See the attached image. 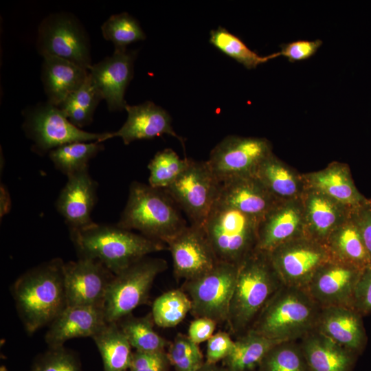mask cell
Listing matches in <instances>:
<instances>
[{"label":"cell","mask_w":371,"mask_h":371,"mask_svg":"<svg viewBox=\"0 0 371 371\" xmlns=\"http://www.w3.org/2000/svg\"><path fill=\"white\" fill-rule=\"evenodd\" d=\"M301 199L304 209V234L324 243L333 230L346 220L352 209L311 188H305Z\"/></svg>","instance_id":"cb8c5ba5"},{"label":"cell","mask_w":371,"mask_h":371,"mask_svg":"<svg viewBox=\"0 0 371 371\" xmlns=\"http://www.w3.org/2000/svg\"><path fill=\"white\" fill-rule=\"evenodd\" d=\"M259 221L216 200L203 227L218 261L238 267L256 251Z\"/></svg>","instance_id":"8992f818"},{"label":"cell","mask_w":371,"mask_h":371,"mask_svg":"<svg viewBox=\"0 0 371 371\" xmlns=\"http://www.w3.org/2000/svg\"><path fill=\"white\" fill-rule=\"evenodd\" d=\"M216 324L207 317H197L191 322L188 337L197 344L207 341L214 335Z\"/></svg>","instance_id":"7dc6e473"},{"label":"cell","mask_w":371,"mask_h":371,"mask_svg":"<svg viewBox=\"0 0 371 371\" xmlns=\"http://www.w3.org/2000/svg\"><path fill=\"white\" fill-rule=\"evenodd\" d=\"M192 310L188 295L181 289L166 291L153 303L151 316L155 324L161 328L178 325Z\"/></svg>","instance_id":"d590c367"},{"label":"cell","mask_w":371,"mask_h":371,"mask_svg":"<svg viewBox=\"0 0 371 371\" xmlns=\"http://www.w3.org/2000/svg\"><path fill=\"white\" fill-rule=\"evenodd\" d=\"M322 45V41L297 40L280 45V56L286 58L289 61L293 63L304 60L313 56Z\"/></svg>","instance_id":"ee69618b"},{"label":"cell","mask_w":371,"mask_h":371,"mask_svg":"<svg viewBox=\"0 0 371 371\" xmlns=\"http://www.w3.org/2000/svg\"><path fill=\"white\" fill-rule=\"evenodd\" d=\"M352 308L363 317L371 313V264L361 271L353 295Z\"/></svg>","instance_id":"7bdbcfd3"},{"label":"cell","mask_w":371,"mask_h":371,"mask_svg":"<svg viewBox=\"0 0 371 371\" xmlns=\"http://www.w3.org/2000/svg\"><path fill=\"white\" fill-rule=\"evenodd\" d=\"M279 342L249 330L235 341L233 350L223 359V368L226 371H253Z\"/></svg>","instance_id":"4dcf8cb0"},{"label":"cell","mask_w":371,"mask_h":371,"mask_svg":"<svg viewBox=\"0 0 371 371\" xmlns=\"http://www.w3.org/2000/svg\"><path fill=\"white\" fill-rule=\"evenodd\" d=\"M170 363L167 354L159 352H133L130 371H168Z\"/></svg>","instance_id":"b9f144b4"},{"label":"cell","mask_w":371,"mask_h":371,"mask_svg":"<svg viewBox=\"0 0 371 371\" xmlns=\"http://www.w3.org/2000/svg\"><path fill=\"white\" fill-rule=\"evenodd\" d=\"M106 323L102 308L67 306L50 323L45 340L49 348L63 347L73 338L92 337Z\"/></svg>","instance_id":"603a6c76"},{"label":"cell","mask_w":371,"mask_h":371,"mask_svg":"<svg viewBox=\"0 0 371 371\" xmlns=\"http://www.w3.org/2000/svg\"><path fill=\"white\" fill-rule=\"evenodd\" d=\"M188 161L186 157L181 159L171 148L157 152L148 165L149 185L155 188L166 189L184 171Z\"/></svg>","instance_id":"8d00e7d4"},{"label":"cell","mask_w":371,"mask_h":371,"mask_svg":"<svg viewBox=\"0 0 371 371\" xmlns=\"http://www.w3.org/2000/svg\"><path fill=\"white\" fill-rule=\"evenodd\" d=\"M209 41L218 50L248 69H255L259 65L280 56L279 52L268 56H260L251 50L240 38L221 26L211 30Z\"/></svg>","instance_id":"e575fe53"},{"label":"cell","mask_w":371,"mask_h":371,"mask_svg":"<svg viewBox=\"0 0 371 371\" xmlns=\"http://www.w3.org/2000/svg\"><path fill=\"white\" fill-rule=\"evenodd\" d=\"M91 338L102 357L104 371L129 369L132 347L117 322H107Z\"/></svg>","instance_id":"f546056e"},{"label":"cell","mask_w":371,"mask_h":371,"mask_svg":"<svg viewBox=\"0 0 371 371\" xmlns=\"http://www.w3.org/2000/svg\"><path fill=\"white\" fill-rule=\"evenodd\" d=\"M235 341L225 332L214 334L208 340L206 348V362L216 364L225 359L234 348Z\"/></svg>","instance_id":"f6af8a7d"},{"label":"cell","mask_w":371,"mask_h":371,"mask_svg":"<svg viewBox=\"0 0 371 371\" xmlns=\"http://www.w3.org/2000/svg\"><path fill=\"white\" fill-rule=\"evenodd\" d=\"M102 95L88 75L85 82L58 106L69 121L81 128L89 125Z\"/></svg>","instance_id":"1f68e13d"},{"label":"cell","mask_w":371,"mask_h":371,"mask_svg":"<svg viewBox=\"0 0 371 371\" xmlns=\"http://www.w3.org/2000/svg\"><path fill=\"white\" fill-rule=\"evenodd\" d=\"M355 219L359 228L371 263V199L352 208Z\"/></svg>","instance_id":"bcb514c9"},{"label":"cell","mask_w":371,"mask_h":371,"mask_svg":"<svg viewBox=\"0 0 371 371\" xmlns=\"http://www.w3.org/2000/svg\"><path fill=\"white\" fill-rule=\"evenodd\" d=\"M126 371H128V370H126Z\"/></svg>","instance_id":"f907efd6"},{"label":"cell","mask_w":371,"mask_h":371,"mask_svg":"<svg viewBox=\"0 0 371 371\" xmlns=\"http://www.w3.org/2000/svg\"><path fill=\"white\" fill-rule=\"evenodd\" d=\"M304 234V209L301 198L280 201L259 221L257 249L270 252Z\"/></svg>","instance_id":"ac0fdd59"},{"label":"cell","mask_w":371,"mask_h":371,"mask_svg":"<svg viewBox=\"0 0 371 371\" xmlns=\"http://www.w3.org/2000/svg\"><path fill=\"white\" fill-rule=\"evenodd\" d=\"M255 176L280 201L300 199L305 190L302 173L280 159L273 153L261 162Z\"/></svg>","instance_id":"f1b7e54d"},{"label":"cell","mask_w":371,"mask_h":371,"mask_svg":"<svg viewBox=\"0 0 371 371\" xmlns=\"http://www.w3.org/2000/svg\"><path fill=\"white\" fill-rule=\"evenodd\" d=\"M33 371H81L75 356L63 346L49 348L34 363Z\"/></svg>","instance_id":"60d3db41"},{"label":"cell","mask_w":371,"mask_h":371,"mask_svg":"<svg viewBox=\"0 0 371 371\" xmlns=\"http://www.w3.org/2000/svg\"><path fill=\"white\" fill-rule=\"evenodd\" d=\"M175 205L164 190L133 181L117 225L166 244L187 226Z\"/></svg>","instance_id":"277c9868"},{"label":"cell","mask_w":371,"mask_h":371,"mask_svg":"<svg viewBox=\"0 0 371 371\" xmlns=\"http://www.w3.org/2000/svg\"><path fill=\"white\" fill-rule=\"evenodd\" d=\"M268 252L254 251L238 267L227 323L238 337L247 333L282 286Z\"/></svg>","instance_id":"3957f363"},{"label":"cell","mask_w":371,"mask_h":371,"mask_svg":"<svg viewBox=\"0 0 371 371\" xmlns=\"http://www.w3.org/2000/svg\"><path fill=\"white\" fill-rule=\"evenodd\" d=\"M273 153L264 137L228 135L210 152L207 163L220 183L254 175L261 162Z\"/></svg>","instance_id":"4fadbf2b"},{"label":"cell","mask_w":371,"mask_h":371,"mask_svg":"<svg viewBox=\"0 0 371 371\" xmlns=\"http://www.w3.org/2000/svg\"><path fill=\"white\" fill-rule=\"evenodd\" d=\"M101 31L115 49H126L128 45L146 38L139 22L127 12L111 15L102 25Z\"/></svg>","instance_id":"74e56055"},{"label":"cell","mask_w":371,"mask_h":371,"mask_svg":"<svg viewBox=\"0 0 371 371\" xmlns=\"http://www.w3.org/2000/svg\"><path fill=\"white\" fill-rule=\"evenodd\" d=\"M300 346L308 371H351L357 357L316 329L300 339Z\"/></svg>","instance_id":"484cf974"},{"label":"cell","mask_w":371,"mask_h":371,"mask_svg":"<svg viewBox=\"0 0 371 371\" xmlns=\"http://www.w3.org/2000/svg\"><path fill=\"white\" fill-rule=\"evenodd\" d=\"M217 200L259 221L280 201L255 175L221 183Z\"/></svg>","instance_id":"44dd1931"},{"label":"cell","mask_w":371,"mask_h":371,"mask_svg":"<svg viewBox=\"0 0 371 371\" xmlns=\"http://www.w3.org/2000/svg\"><path fill=\"white\" fill-rule=\"evenodd\" d=\"M63 275L67 306L104 308L106 291L115 275L102 263L80 258L64 263Z\"/></svg>","instance_id":"5bb4252c"},{"label":"cell","mask_w":371,"mask_h":371,"mask_svg":"<svg viewBox=\"0 0 371 371\" xmlns=\"http://www.w3.org/2000/svg\"><path fill=\"white\" fill-rule=\"evenodd\" d=\"M282 284L305 289L316 271L331 260L325 243L306 234L268 252Z\"/></svg>","instance_id":"7c38bea8"},{"label":"cell","mask_w":371,"mask_h":371,"mask_svg":"<svg viewBox=\"0 0 371 371\" xmlns=\"http://www.w3.org/2000/svg\"><path fill=\"white\" fill-rule=\"evenodd\" d=\"M43 58L41 78L47 101L58 106L82 86L89 70L60 57Z\"/></svg>","instance_id":"4316f807"},{"label":"cell","mask_w":371,"mask_h":371,"mask_svg":"<svg viewBox=\"0 0 371 371\" xmlns=\"http://www.w3.org/2000/svg\"><path fill=\"white\" fill-rule=\"evenodd\" d=\"M320 310L304 289L282 285L249 330L278 341H296L315 329Z\"/></svg>","instance_id":"5b68a950"},{"label":"cell","mask_w":371,"mask_h":371,"mask_svg":"<svg viewBox=\"0 0 371 371\" xmlns=\"http://www.w3.org/2000/svg\"><path fill=\"white\" fill-rule=\"evenodd\" d=\"M220 186L206 161L189 159L184 171L164 190L186 213L190 225L203 227L218 199Z\"/></svg>","instance_id":"30bf717a"},{"label":"cell","mask_w":371,"mask_h":371,"mask_svg":"<svg viewBox=\"0 0 371 371\" xmlns=\"http://www.w3.org/2000/svg\"><path fill=\"white\" fill-rule=\"evenodd\" d=\"M238 267L218 262L210 271L196 278L186 280L183 291L192 302V314L207 317L217 324L227 322Z\"/></svg>","instance_id":"8fae6325"},{"label":"cell","mask_w":371,"mask_h":371,"mask_svg":"<svg viewBox=\"0 0 371 371\" xmlns=\"http://www.w3.org/2000/svg\"><path fill=\"white\" fill-rule=\"evenodd\" d=\"M23 115V129L33 142L34 151L40 154L69 143L110 139L109 132L90 133L76 127L58 106L48 101L26 108Z\"/></svg>","instance_id":"52a82bcc"},{"label":"cell","mask_w":371,"mask_h":371,"mask_svg":"<svg viewBox=\"0 0 371 371\" xmlns=\"http://www.w3.org/2000/svg\"><path fill=\"white\" fill-rule=\"evenodd\" d=\"M125 110L128 113L126 122L118 131L110 133V139L119 137L128 145L134 141L168 134L176 137L184 147V139L175 132L171 117L163 108L146 101L137 105L126 104Z\"/></svg>","instance_id":"ffe728a7"},{"label":"cell","mask_w":371,"mask_h":371,"mask_svg":"<svg viewBox=\"0 0 371 371\" xmlns=\"http://www.w3.org/2000/svg\"><path fill=\"white\" fill-rule=\"evenodd\" d=\"M136 54L127 49H115L111 56L92 64L89 69L91 80L111 111L125 109L124 95L133 76Z\"/></svg>","instance_id":"e0dca14e"},{"label":"cell","mask_w":371,"mask_h":371,"mask_svg":"<svg viewBox=\"0 0 371 371\" xmlns=\"http://www.w3.org/2000/svg\"><path fill=\"white\" fill-rule=\"evenodd\" d=\"M167 268L161 258L144 257L114 276L104 303L107 322H117L146 303L156 277Z\"/></svg>","instance_id":"ba28073f"},{"label":"cell","mask_w":371,"mask_h":371,"mask_svg":"<svg viewBox=\"0 0 371 371\" xmlns=\"http://www.w3.org/2000/svg\"><path fill=\"white\" fill-rule=\"evenodd\" d=\"M302 175L305 188L319 190L350 208L368 199L357 188L346 164L333 161L320 170Z\"/></svg>","instance_id":"d4e9b609"},{"label":"cell","mask_w":371,"mask_h":371,"mask_svg":"<svg viewBox=\"0 0 371 371\" xmlns=\"http://www.w3.org/2000/svg\"><path fill=\"white\" fill-rule=\"evenodd\" d=\"M196 371H226L224 368H220L216 364L204 363Z\"/></svg>","instance_id":"c3c4849f"},{"label":"cell","mask_w":371,"mask_h":371,"mask_svg":"<svg viewBox=\"0 0 371 371\" xmlns=\"http://www.w3.org/2000/svg\"><path fill=\"white\" fill-rule=\"evenodd\" d=\"M167 355L177 371H196L204 363L198 344L181 334L170 344Z\"/></svg>","instance_id":"ab89813d"},{"label":"cell","mask_w":371,"mask_h":371,"mask_svg":"<svg viewBox=\"0 0 371 371\" xmlns=\"http://www.w3.org/2000/svg\"><path fill=\"white\" fill-rule=\"evenodd\" d=\"M362 270L331 259L316 271L304 290L320 308H352L355 289Z\"/></svg>","instance_id":"2e32d148"},{"label":"cell","mask_w":371,"mask_h":371,"mask_svg":"<svg viewBox=\"0 0 371 371\" xmlns=\"http://www.w3.org/2000/svg\"><path fill=\"white\" fill-rule=\"evenodd\" d=\"M64 262L58 258L21 275L12 289L19 317L32 334L50 323L67 306Z\"/></svg>","instance_id":"6da1fadb"},{"label":"cell","mask_w":371,"mask_h":371,"mask_svg":"<svg viewBox=\"0 0 371 371\" xmlns=\"http://www.w3.org/2000/svg\"><path fill=\"white\" fill-rule=\"evenodd\" d=\"M152 316L135 317L131 314L117 322L129 344L135 351H164L167 345L165 339L153 328Z\"/></svg>","instance_id":"836d02e7"},{"label":"cell","mask_w":371,"mask_h":371,"mask_svg":"<svg viewBox=\"0 0 371 371\" xmlns=\"http://www.w3.org/2000/svg\"><path fill=\"white\" fill-rule=\"evenodd\" d=\"M325 244L333 260L361 269L371 264L352 209L346 220L329 235Z\"/></svg>","instance_id":"83f0119b"},{"label":"cell","mask_w":371,"mask_h":371,"mask_svg":"<svg viewBox=\"0 0 371 371\" xmlns=\"http://www.w3.org/2000/svg\"><path fill=\"white\" fill-rule=\"evenodd\" d=\"M69 231L80 258L97 260L114 275L150 254L168 249L161 241L117 225L93 222L85 227Z\"/></svg>","instance_id":"7a4b0ae2"},{"label":"cell","mask_w":371,"mask_h":371,"mask_svg":"<svg viewBox=\"0 0 371 371\" xmlns=\"http://www.w3.org/2000/svg\"><path fill=\"white\" fill-rule=\"evenodd\" d=\"M260 371H308L300 344L279 342L272 347L259 366Z\"/></svg>","instance_id":"f35d334b"},{"label":"cell","mask_w":371,"mask_h":371,"mask_svg":"<svg viewBox=\"0 0 371 371\" xmlns=\"http://www.w3.org/2000/svg\"><path fill=\"white\" fill-rule=\"evenodd\" d=\"M104 149L102 142H72L48 153L56 169L67 177L88 169L89 161Z\"/></svg>","instance_id":"d6a6232c"},{"label":"cell","mask_w":371,"mask_h":371,"mask_svg":"<svg viewBox=\"0 0 371 371\" xmlns=\"http://www.w3.org/2000/svg\"><path fill=\"white\" fill-rule=\"evenodd\" d=\"M36 47L43 57H60L88 70L92 65L89 35L79 19L69 12L52 13L43 19Z\"/></svg>","instance_id":"9c48e42d"},{"label":"cell","mask_w":371,"mask_h":371,"mask_svg":"<svg viewBox=\"0 0 371 371\" xmlns=\"http://www.w3.org/2000/svg\"><path fill=\"white\" fill-rule=\"evenodd\" d=\"M166 244L174 274L185 281L203 275L219 262L203 227L187 225Z\"/></svg>","instance_id":"9a60e30c"},{"label":"cell","mask_w":371,"mask_h":371,"mask_svg":"<svg viewBox=\"0 0 371 371\" xmlns=\"http://www.w3.org/2000/svg\"><path fill=\"white\" fill-rule=\"evenodd\" d=\"M56 201V208L69 230L85 227L93 221L91 214L97 200V183L88 169L67 177Z\"/></svg>","instance_id":"d6986e66"},{"label":"cell","mask_w":371,"mask_h":371,"mask_svg":"<svg viewBox=\"0 0 371 371\" xmlns=\"http://www.w3.org/2000/svg\"><path fill=\"white\" fill-rule=\"evenodd\" d=\"M1 371H6V370L4 368L1 367ZM32 371H33V370H32Z\"/></svg>","instance_id":"681fc988"},{"label":"cell","mask_w":371,"mask_h":371,"mask_svg":"<svg viewBox=\"0 0 371 371\" xmlns=\"http://www.w3.org/2000/svg\"><path fill=\"white\" fill-rule=\"evenodd\" d=\"M362 318L350 307L321 308L315 329L358 355L363 350L368 339Z\"/></svg>","instance_id":"7402d4cb"}]
</instances>
